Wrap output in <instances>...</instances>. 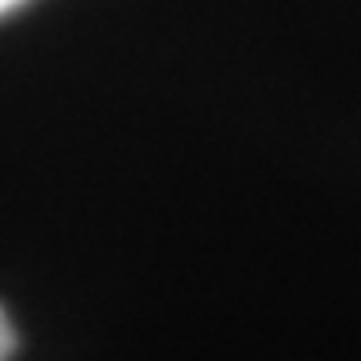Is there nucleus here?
<instances>
[{
  "instance_id": "f257e3e1",
  "label": "nucleus",
  "mask_w": 361,
  "mask_h": 361,
  "mask_svg": "<svg viewBox=\"0 0 361 361\" xmlns=\"http://www.w3.org/2000/svg\"><path fill=\"white\" fill-rule=\"evenodd\" d=\"M13 348H17V331H13L11 318H7L4 308H0V361H11Z\"/></svg>"
},
{
  "instance_id": "f03ea898",
  "label": "nucleus",
  "mask_w": 361,
  "mask_h": 361,
  "mask_svg": "<svg viewBox=\"0 0 361 361\" xmlns=\"http://www.w3.org/2000/svg\"><path fill=\"white\" fill-rule=\"evenodd\" d=\"M27 0H0V17H7V13H13V11H20Z\"/></svg>"
}]
</instances>
